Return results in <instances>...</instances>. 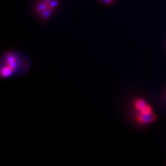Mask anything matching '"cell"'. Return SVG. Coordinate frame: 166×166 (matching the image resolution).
<instances>
[{
	"instance_id": "6da1fadb",
	"label": "cell",
	"mask_w": 166,
	"mask_h": 166,
	"mask_svg": "<svg viewBox=\"0 0 166 166\" xmlns=\"http://www.w3.org/2000/svg\"><path fill=\"white\" fill-rule=\"evenodd\" d=\"M31 68V60L24 53L8 50L2 54L0 65V76L6 80L23 75Z\"/></svg>"
},
{
	"instance_id": "7a4b0ae2",
	"label": "cell",
	"mask_w": 166,
	"mask_h": 166,
	"mask_svg": "<svg viewBox=\"0 0 166 166\" xmlns=\"http://www.w3.org/2000/svg\"><path fill=\"white\" fill-rule=\"evenodd\" d=\"M156 116L153 113L150 114H138L135 116V121L140 124H146L154 121Z\"/></svg>"
},
{
	"instance_id": "3957f363",
	"label": "cell",
	"mask_w": 166,
	"mask_h": 166,
	"mask_svg": "<svg viewBox=\"0 0 166 166\" xmlns=\"http://www.w3.org/2000/svg\"><path fill=\"white\" fill-rule=\"evenodd\" d=\"M137 112V115L138 114H150L152 113V109L150 105H148L147 103L140 110L136 111Z\"/></svg>"
},
{
	"instance_id": "277c9868",
	"label": "cell",
	"mask_w": 166,
	"mask_h": 166,
	"mask_svg": "<svg viewBox=\"0 0 166 166\" xmlns=\"http://www.w3.org/2000/svg\"><path fill=\"white\" fill-rule=\"evenodd\" d=\"M47 8H48L47 5L44 1H43V2H41L40 3H39L38 5L36 6V11L37 12L40 13V14L43 11H44Z\"/></svg>"
},
{
	"instance_id": "5b68a950",
	"label": "cell",
	"mask_w": 166,
	"mask_h": 166,
	"mask_svg": "<svg viewBox=\"0 0 166 166\" xmlns=\"http://www.w3.org/2000/svg\"><path fill=\"white\" fill-rule=\"evenodd\" d=\"M52 11H53V9H52L49 8H47L44 11H43L42 13L40 14L41 18H42L43 21H46V20L48 19L51 15Z\"/></svg>"
},
{
	"instance_id": "8992f818",
	"label": "cell",
	"mask_w": 166,
	"mask_h": 166,
	"mask_svg": "<svg viewBox=\"0 0 166 166\" xmlns=\"http://www.w3.org/2000/svg\"><path fill=\"white\" fill-rule=\"evenodd\" d=\"M58 5H59L58 0H52V1L48 5V8L54 10L55 8Z\"/></svg>"
},
{
	"instance_id": "52a82bcc",
	"label": "cell",
	"mask_w": 166,
	"mask_h": 166,
	"mask_svg": "<svg viewBox=\"0 0 166 166\" xmlns=\"http://www.w3.org/2000/svg\"><path fill=\"white\" fill-rule=\"evenodd\" d=\"M102 1L106 3V4H111V3H112L113 2V0H102Z\"/></svg>"
},
{
	"instance_id": "ba28073f",
	"label": "cell",
	"mask_w": 166,
	"mask_h": 166,
	"mask_svg": "<svg viewBox=\"0 0 166 166\" xmlns=\"http://www.w3.org/2000/svg\"><path fill=\"white\" fill-rule=\"evenodd\" d=\"M43 1L47 5V6H48V5L52 1V0H43Z\"/></svg>"
}]
</instances>
